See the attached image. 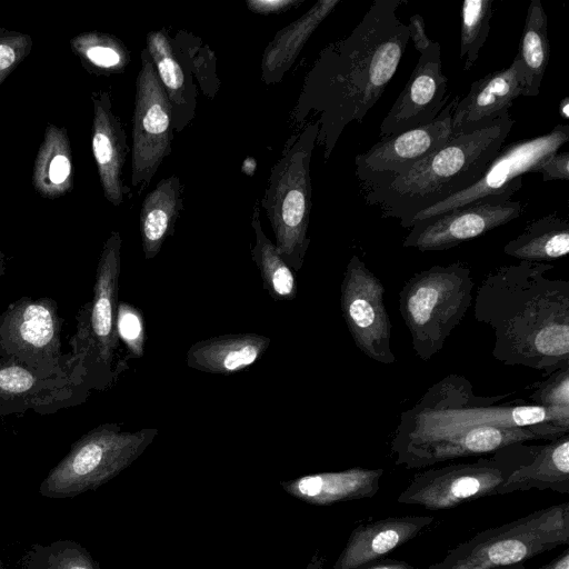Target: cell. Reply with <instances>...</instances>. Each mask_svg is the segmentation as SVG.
Here are the masks:
<instances>
[{"instance_id": "1", "label": "cell", "mask_w": 569, "mask_h": 569, "mask_svg": "<svg viewBox=\"0 0 569 569\" xmlns=\"http://www.w3.org/2000/svg\"><path fill=\"white\" fill-rule=\"evenodd\" d=\"M507 396H478L466 377H443L400 413L390 443L395 463L423 469L569 433V413L522 399L502 401Z\"/></svg>"}, {"instance_id": "2", "label": "cell", "mask_w": 569, "mask_h": 569, "mask_svg": "<svg viewBox=\"0 0 569 569\" xmlns=\"http://www.w3.org/2000/svg\"><path fill=\"white\" fill-rule=\"evenodd\" d=\"M405 0H376L345 38L328 43L305 77L291 120L316 118V146L328 161L345 128L362 123L393 78L409 42L397 16Z\"/></svg>"}, {"instance_id": "3", "label": "cell", "mask_w": 569, "mask_h": 569, "mask_svg": "<svg viewBox=\"0 0 569 569\" xmlns=\"http://www.w3.org/2000/svg\"><path fill=\"white\" fill-rule=\"evenodd\" d=\"M551 263L495 268L477 288L473 316L493 330L492 356L547 373L569 366V280L549 278Z\"/></svg>"}, {"instance_id": "4", "label": "cell", "mask_w": 569, "mask_h": 569, "mask_svg": "<svg viewBox=\"0 0 569 569\" xmlns=\"http://www.w3.org/2000/svg\"><path fill=\"white\" fill-rule=\"evenodd\" d=\"M513 123L507 114L472 133L451 137L408 172L365 190L366 202L409 228L417 213L472 186L499 153Z\"/></svg>"}, {"instance_id": "5", "label": "cell", "mask_w": 569, "mask_h": 569, "mask_svg": "<svg viewBox=\"0 0 569 569\" xmlns=\"http://www.w3.org/2000/svg\"><path fill=\"white\" fill-rule=\"evenodd\" d=\"M121 244L119 231H112L104 241L96 270L93 297L79 308L77 329L69 340L73 367L90 390L110 388L128 367L116 361L120 342L117 308Z\"/></svg>"}, {"instance_id": "6", "label": "cell", "mask_w": 569, "mask_h": 569, "mask_svg": "<svg viewBox=\"0 0 569 569\" xmlns=\"http://www.w3.org/2000/svg\"><path fill=\"white\" fill-rule=\"evenodd\" d=\"M319 126L309 121L286 142L261 199L276 238V249L293 271L303 264L310 244V162Z\"/></svg>"}, {"instance_id": "7", "label": "cell", "mask_w": 569, "mask_h": 569, "mask_svg": "<svg viewBox=\"0 0 569 569\" xmlns=\"http://www.w3.org/2000/svg\"><path fill=\"white\" fill-rule=\"evenodd\" d=\"M473 286L471 270L461 261L432 266L406 281L399 311L422 361L438 353L460 325L473 299Z\"/></svg>"}, {"instance_id": "8", "label": "cell", "mask_w": 569, "mask_h": 569, "mask_svg": "<svg viewBox=\"0 0 569 569\" xmlns=\"http://www.w3.org/2000/svg\"><path fill=\"white\" fill-rule=\"evenodd\" d=\"M569 542V502L540 508L482 530L425 569H497Z\"/></svg>"}, {"instance_id": "9", "label": "cell", "mask_w": 569, "mask_h": 569, "mask_svg": "<svg viewBox=\"0 0 569 569\" xmlns=\"http://www.w3.org/2000/svg\"><path fill=\"white\" fill-rule=\"evenodd\" d=\"M158 436V429L124 431L101 423L79 438L40 486L49 498L74 497L94 490L136 461Z\"/></svg>"}, {"instance_id": "10", "label": "cell", "mask_w": 569, "mask_h": 569, "mask_svg": "<svg viewBox=\"0 0 569 569\" xmlns=\"http://www.w3.org/2000/svg\"><path fill=\"white\" fill-rule=\"evenodd\" d=\"M532 456V446L516 443L475 461L450 463L417 472L397 501L427 510H446L498 496L509 475Z\"/></svg>"}, {"instance_id": "11", "label": "cell", "mask_w": 569, "mask_h": 569, "mask_svg": "<svg viewBox=\"0 0 569 569\" xmlns=\"http://www.w3.org/2000/svg\"><path fill=\"white\" fill-rule=\"evenodd\" d=\"M62 327L56 300L21 297L0 315V358L46 376L71 377L84 383L70 352L62 353Z\"/></svg>"}, {"instance_id": "12", "label": "cell", "mask_w": 569, "mask_h": 569, "mask_svg": "<svg viewBox=\"0 0 569 569\" xmlns=\"http://www.w3.org/2000/svg\"><path fill=\"white\" fill-rule=\"evenodd\" d=\"M132 114L131 187L141 193L171 153L174 133L169 100L147 49L140 53Z\"/></svg>"}, {"instance_id": "13", "label": "cell", "mask_w": 569, "mask_h": 569, "mask_svg": "<svg viewBox=\"0 0 569 569\" xmlns=\"http://www.w3.org/2000/svg\"><path fill=\"white\" fill-rule=\"evenodd\" d=\"M522 187V177L499 194L486 196L466 206L415 223L403 239L405 248L419 251H442L477 238L520 217L525 209L511 200Z\"/></svg>"}, {"instance_id": "14", "label": "cell", "mask_w": 569, "mask_h": 569, "mask_svg": "<svg viewBox=\"0 0 569 569\" xmlns=\"http://www.w3.org/2000/svg\"><path fill=\"white\" fill-rule=\"evenodd\" d=\"M381 280L353 254L340 286V308L357 348L382 365L396 362L391 349V321Z\"/></svg>"}, {"instance_id": "15", "label": "cell", "mask_w": 569, "mask_h": 569, "mask_svg": "<svg viewBox=\"0 0 569 569\" xmlns=\"http://www.w3.org/2000/svg\"><path fill=\"white\" fill-rule=\"evenodd\" d=\"M569 141V126L558 123L551 131L530 139L502 146L480 178L469 188L420 211L409 223L443 214L486 196L507 190L515 179L528 172H538L542 161Z\"/></svg>"}, {"instance_id": "16", "label": "cell", "mask_w": 569, "mask_h": 569, "mask_svg": "<svg viewBox=\"0 0 569 569\" xmlns=\"http://www.w3.org/2000/svg\"><path fill=\"white\" fill-rule=\"evenodd\" d=\"M455 96L430 123L385 137L356 157V174L363 190L381 186L408 172L415 164L443 147L452 137Z\"/></svg>"}, {"instance_id": "17", "label": "cell", "mask_w": 569, "mask_h": 569, "mask_svg": "<svg viewBox=\"0 0 569 569\" xmlns=\"http://www.w3.org/2000/svg\"><path fill=\"white\" fill-rule=\"evenodd\" d=\"M90 389L71 377L46 376L20 362L0 358V415L33 411L52 415L79 406Z\"/></svg>"}, {"instance_id": "18", "label": "cell", "mask_w": 569, "mask_h": 569, "mask_svg": "<svg viewBox=\"0 0 569 569\" xmlns=\"http://www.w3.org/2000/svg\"><path fill=\"white\" fill-rule=\"evenodd\" d=\"M448 78L442 73L440 44L432 42L413 68L405 88L383 118L382 138L425 126L435 120L448 103Z\"/></svg>"}, {"instance_id": "19", "label": "cell", "mask_w": 569, "mask_h": 569, "mask_svg": "<svg viewBox=\"0 0 569 569\" xmlns=\"http://www.w3.org/2000/svg\"><path fill=\"white\" fill-rule=\"evenodd\" d=\"M525 89L523 70L517 59L509 67L476 80L452 109V137L472 133L509 114L513 101L523 96Z\"/></svg>"}, {"instance_id": "20", "label": "cell", "mask_w": 569, "mask_h": 569, "mask_svg": "<svg viewBox=\"0 0 569 569\" xmlns=\"http://www.w3.org/2000/svg\"><path fill=\"white\" fill-rule=\"evenodd\" d=\"M93 106L91 148L104 198L113 206L131 197L123 182V166L128 153L127 134L122 123L112 111L109 92L91 93Z\"/></svg>"}, {"instance_id": "21", "label": "cell", "mask_w": 569, "mask_h": 569, "mask_svg": "<svg viewBox=\"0 0 569 569\" xmlns=\"http://www.w3.org/2000/svg\"><path fill=\"white\" fill-rule=\"evenodd\" d=\"M433 520L432 516H397L358 525L332 569H365L416 538Z\"/></svg>"}, {"instance_id": "22", "label": "cell", "mask_w": 569, "mask_h": 569, "mask_svg": "<svg viewBox=\"0 0 569 569\" xmlns=\"http://www.w3.org/2000/svg\"><path fill=\"white\" fill-rule=\"evenodd\" d=\"M382 468L353 467L341 471L306 475L281 481L290 496L316 506L373 498L380 489Z\"/></svg>"}, {"instance_id": "23", "label": "cell", "mask_w": 569, "mask_h": 569, "mask_svg": "<svg viewBox=\"0 0 569 569\" xmlns=\"http://www.w3.org/2000/svg\"><path fill=\"white\" fill-rule=\"evenodd\" d=\"M146 49L169 100L174 132L180 133L196 114L197 87L193 77L177 57L166 29L150 31Z\"/></svg>"}, {"instance_id": "24", "label": "cell", "mask_w": 569, "mask_h": 569, "mask_svg": "<svg viewBox=\"0 0 569 569\" xmlns=\"http://www.w3.org/2000/svg\"><path fill=\"white\" fill-rule=\"evenodd\" d=\"M259 333H228L203 339L187 351L188 367L213 375H232L256 363L270 346Z\"/></svg>"}, {"instance_id": "25", "label": "cell", "mask_w": 569, "mask_h": 569, "mask_svg": "<svg viewBox=\"0 0 569 569\" xmlns=\"http://www.w3.org/2000/svg\"><path fill=\"white\" fill-rule=\"evenodd\" d=\"M531 489L569 493V433L532 446L531 458L509 475L499 495Z\"/></svg>"}, {"instance_id": "26", "label": "cell", "mask_w": 569, "mask_h": 569, "mask_svg": "<svg viewBox=\"0 0 569 569\" xmlns=\"http://www.w3.org/2000/svg\"><path fill=\"white\" fill-rule=\"evenodd\" d=\"M339 2L340 0H319L274 34L262 52L260 69L264 84H274L282 80L313 32Z\"/></svg>"}, {"instance_id": "27", "label": "cell", "mask_w": 569, "mask_h": 569, "mask_svg": "<svg viewBox=\"0 0 569 569\" xmlns=\"http://www.w3.org/2000/svg\"><path fill=\"white\" fill-rule=\"evenodd\" d=\"M182 208L183 187L176 174L160 180L146 194L140 208L139 229L147 260L153 259L168 237L173 234Z\"/></svg>"}, {"instance_id": "28", "label": "cell", "mask_w": 569, "mask_h": 569, "mask_svg": "<svg viewBox=\"0 0 569 569\" xmlns=\"http://www.w3.org/2000/svg\"><path fill=\"white\" fill-rule=\"evenodd\" d=\"M32 184L48 199L59 198L73 188L72 152L66 128L47 126L34 160Z\"/></svg>"}, {"instance_id": "29", "label": "cell", "mask_w": 569, "mask_h": 569, "mask_svg": "<svg viewBox=\"0 0 569 569\" xmlns=\"http://www.w3.org/2000/svg\"><path fill=\"white\" fill-rule=\"evenodd\" d=\"M519 261L550 263L569 252V222L556 212L530 221L523 232L503 247Z\"/></svg>"}, {"instance_id": "30", "label": "cell", "mask_w": 569, "mask_h": 569, "mask_svg": "<svg viewBox=\"0 0 569 569\" xmlns=\"http://www.w3.org/2000/svg\"><path fill=\"white\" fill-rule=\"evenodd\" d=\"M550 58L547 14L540 0H531L519 41L517 59L523 70V97H536Z\"/></svg>"}, {"instance_id": "31", "label": "cell", "mask_w": 569, "mask_h": 569, "mask_svg": "<svg viewBox=\"0 0 569 569\" xmlns=\"http://www.w3.org/2000/svg\"><path fill=\"white\" fill-rule=\"evenodd\" d=\"M251 227L254 234L251 257L260 271L263 288L276 301L293 300L297 296L295 273L264 233L258 202L253 207Z\"/></svg>"}, {"instance_id": "32", "label": "cell", "mask_w": 569, "mask_h": 569, "mask_svg": "<svg viewBox=\"0 0 569 569\" xmlns=\"http://www.w3.org/2000/svg\"><path fill=\"white\" fill-rule=\"evenodd\" d=\"M74 52L100 73H120L130 63V52L124 43L112 34L86 32L70 41Z\"/></svg>"}, {"instance_id": "33", "label": "cell", "mask_w": 569, "mask_h": 569, "mask_svg": "<svg viewBox=\"0 0 569 569\" xmlns=\"http://www.w3.org/2000/svg\"><path fill=\"white\" fill-rule=\"evenodd\" d=\"M173 50L180 61L196 78L202 93L207 98H214L220 88L217 74V61L213 51L202 43L201 39L184 31L177 32L171 38Z\"/></svg>"}, {"instance_id": "34", "label": "cell", "mask_w": 569, "mask_h": 569, "mask_svg": "<svg viewBox=\"0 0 569 569\" xmlns=\"http://www.w3.org/2000/svg\"><path fill=\"white\" fill-rule=\"evenodd\" d=\"M493 0H465L460 9V58L463 71L476 63L490 31Z\"/></svg>"}, {"instance_id": "35", "label": "cell", "mask_w": 569, "mask_h": 569, "mask_svg": "<svg viewBox=\"0 0 569 569\" xmlns=\"http://www.w3.org/2000/svg\"><path fill=\"white\" fill-rule=\"evenodd\" d=\"M531 403L569 413V366L549 373V377L532 386Z\"/></svg>"}, {"instance_id": "36", "label": "cell", "mask_w": 569, "mask_h": 569, "mask_svg": "<svg viewBox=\"0 0 569 569\" xmlns=\"http://www.w3.org/2000/svg\"><path fill=\"white\" fill-rule=\"evenodd\" d=\"M117 333L127 351V359H139L143 356L146 328L141 311L128 302H119L117 308Z\"/></svg>"}, {"instance_id": "37", "label": "cell", "mask_w": 569, "mask_h": 569, "mask_svg": "<svg viewBox=\"0 0 569 569\" xmlns=\"http://www.w3.org/2000/svg\"><path fill=\"white\" fill-rule=\"evenodd\" d=\"M30 48L31 39L26 34L0 36V83L28 54Z\"/></svg>"}, {"instance_id": "38", "label": "cell", "mask_w": 569, "mask_h": 569, "mask_svg": "<svg viewBox=\"0 0 569 569\" xmlns=\"http://www.w3.org/2000/svg\"><path fill=\"white\" fill-rule=\"evenodd\" d=\"M538 173L542 174L543 181L568 180L569 179V152H555L546 158L539 166Z\"/></svg>"}, {"instance_id": "39", "label": "cell", "mask_w": 569, "mask_h": 569, "mask_svg": "<svg viewBox=\"0 0 569 569\" xmlns=\"http://www.w3.org/2000/svg\"><path fill=\"white\" fill-rule=\"evenodd\" d=\"M305 0H246V6L249 11L261 14H279L297 8Z\"/></svg>"}, {"instance_id": "40", "label": "cell", "mask_w": 569, "mask_h": 569, "mask_svg": "<svg viewBox=\"0 0 569 569\" xmlns=\"http://www.w3.org/2000/svg\"><path fill=\"white\" fill-rule=\"evenodd\" d=\"M50 569H97V566L87 552L76 550L63 553Z\"/></svg>"}, {"instance_id": "41", "label": "cell", "mask_w": 569, "mask_h": 569, "mask_svg": "<svg viewBox=\"0 0 569 569\" xmlns=\"http://www.w3.org/2000/svg\"><path fill=\"white\" fill-rule=\"evenodd\" d=\"M408 31L409 38L412 40L416 50L422 53L429 46L432 44V40L429 39L426 32V23L421 14L416 13L410 17Z\"/></svg>"}, {"instance_id": "42", "label": "cell", "mask_w": 569, "mask_h": 569, "mask_svg": "<svg viewBox=\"0 0 569 569\" xmlns=\"http://www.w3.org/2000/svg\"><path fill=\"white\" fill-rule=\"evenodd\" d=\"M497 569H528L523 566V563H515L505 567H499ZM535 569H569V549L566 548L560 555L551 559L546 565L535 568Z\"/></svg>"}, {"instance_id": "43", "label": "cell", "mask_w": 569, "mask_h": 569, "mask_svg": "<svg viewBox=\"0 0 569 569\" xmlns=\"http://www.w3.org/2000/svg\"><path fill=\"white\" fill-rule=\"evenodd\" d=\"M365 569H416L402 560L382 559Z\"/></svg>"}, {"instance_id": "44", "label": "cell", "mask_w": 569, "mask_h": 569, "mask_svg": "<svg viewBox=\"0 0 569 569\" xmlns=\"http://www.w3.org/2000/svg\"><path fill=\"white\" fill-rule=\"evenodd\" d=\"M326 558L317 550L310 558L306 569H325Z\"/></svg>"}, {"instance_id": "45", "label": "cell", "mask_w": 569, "mask_h": 569, "mask_svg": "<svg viewBox=\"0 0 569 569\" xmlns=\"http://www.w3.org/2000/svg\"><path fill=\"white\" fill-rule=\"evenodd\" d=\"M257 162L256 159L252 157H248L243 160L241 166V171L248 177H252L256 172Z\"/></svg>"}, {"instance_id": "46", "label": "cell", "mask_w": 569, "mask_h": 569, "mask_svg": "<svg viewBox=\"0 0 569 569\" xmlns=\"http://www.w3.org/2000/svg\"><path fill=\"white\" fill-rule=\"evenodd\" d=\"M559 113L563 119L569 118V99L565 97L559 103Z\"/></svg>"}, {"instance_id": "47", "label": "cell", "mask_w": 569, "mask_h": 569, "mask_svg": "<svg viewBox=\"0 0 569 569\" xmlns=\"http://www.w3.org/2000/svg\"><path fill=\"white\" fill-rule=\"evenodd\" d=\"M6 273V257L3 252L0 251V279Z\"/></svg>"}]
</instances>
